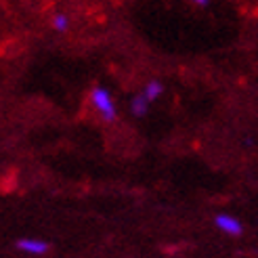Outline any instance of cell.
<instances>
[{
  "label": "cell",
  "instance_id": "5b68a950",
  "mask_svg": "<svg viewBox=\"0 0 258 258\" xmlns=\"http://www.w3.org/2000/svg\"><path fill=\"white\" fill-rule=\"evenodd\" d=\"M141 93L147 97L149 103H153L158 97H162V93H164V84H162L160 80H149V82L143 86V90H141Z\"/></svg>",
  "mask_w": 258,
  "mask_h": 258
},
{
  "label": "cell",
  "instance_id": "8992f818",
  "mask_svg": "<svg viewBox=\"0 0 258 258\" xmlns=\"http://www.w3.org/2000/svg\"><path fill=\"white\" fill-rule=\"evenodd\" d=\"M50 23H53V30L59 32V34L70 30V19H68V15H63V13H55L53 21H50Z\"/></svg>",
  "mask_w": 258,
  "mask_h": 258
},
{
  "label": "cell",
  "instance_id": "6da1fadb",
  "mask_svg": "<svg viewBox=\"0 0 258 258\" xmlns=\"http://www.w3.org/2000/svg\"><path fill=\"white\" fill-rule=\"evenodd\" d=\"M90 103H93V107L97 109L103 122H115V118H118V107H115V101L105 86H95L90 90Z\"/></svg>",
  "mask_w": 258,
  "mask_h": 258
},
{
  "label": "cell",
  "instance_id": "277c9868",
  "mask_svg": "<svg viewBox=\"0 0 258 258\" xmlns=\"http://www.w3.org/2000/svg\"><path fill=\"white\" fill-rule=\"evenodd\" d=\"M149 105H151V103L147 101V97L143 93H137L131 99V113L135 115V118H145L147 111H149Z\"/></svg>",
  "mask_w": 258,
  "mask_h": 258
},
{
  "label": "cell",
  "instance_id": "52a82bcc",
  "mask_svg": "<svg viewBox=\"0 0 258 258\" xmlns=\"http://www.w3.org/2000/svg\"><path fill=\"white\" fill-rule=\"evenodd\" d=\"M191 3H196L198 7H208V5H210V0H191Z\"/></svg>",
  "mask_w": 258,
  "mask_h": 258
},
{
  "label": "cell",
  "instance_id": "7a4b0ae2",
  "mask_svg": "<svg viewBox=\"0 0 258 258\" xmlns=\"http://www.w3.org/2000/svg\"><path fill=\"white\" fill-rule=\"evenodd\" d=\"M214 225H216L218 231H223L225 235H231V237H239L243 233V225L231 214H216Z\"/></svg>",
  "mask_w": 258,
  "mask_h": 258
},
{
  "label": "cell",
  "instance_id": "3957f363",
  "mask_svg": "<svg viewBox=\"0 0 258 258\" xmlns=\"http://www.w3.org/2000/svg\"><path fill=\"white\" fill-rule=\"evenodd\" d=\"M15 246H17V250L32 254V256H42L50 250V246L44 239H36V237H21V239H17Z\"/></svg>",
  "mask_w": 258,
  "mask_h": 258
}]
</instances>
